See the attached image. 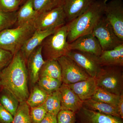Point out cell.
Returning a JSON list of instances; mask_svg holds the SVG:
<instances>
[{"label": "cell", "instance_id": "cell-17", "mask_svg": "<svg viewBox=\"0 0 123 123\" xmlns=\"http://www.w3.org/2000/svg\"><path fill=\"white\" fill-rule=\"evenodd\" d=\"M98 63L101 67L123 66V43L108 50L103 51L97 56Z\"/></svg>", "mask_w": 123, "mask_h": 123}, {"label": "cell", "instance_id": "cell-10", "mask_svg": "<svg viewBox=\"0 0 123 123\" xmlns=\"http://www.w3.org/2000/svg\"><path fill=\"white\" fill-rule=\"evenodd\" d=\"M66 56L72 60L91 77L95 78L101 70L97 56L76 50L69 51Z\"/></svg>", "mask_w": 123, "mask_h": 123}, {"label": "cell", "instance_id": "cell-3", "mask_svg": "<svg viewBox=\"0 0 123 123\" xmlns=\"http://www.w3.org/2000/svg\"><path fill=\"white\" fill-rule=\"evenodd\" d=\"M68 26L66 24L56 29L42 43V53L44 61L56 60L66 55L69 50L67 41Z\"/></svg>", "mask_w": 123, "mask_h": 123}, {"label": "cell", "instance_id": "cell-9", "mask_svg": "<svg viewBox=\"0 0 123 123\" xmlns=\"http://www.w3.org/2000/svg\"><path fill=\"white\" fill-rule=\"evenodd\" d=\"M104 16L114 31L123 41V3L122 0H111L106 3Z\"/></svg>", "mask_w": 123, "mask_h": 123}, {"label": "cell", "instance_id": "cell-15", "mask_svg": "<svg viewBox=\"0 0 123 123\" xmlns=\"http://www.w3.org/2000/svg\"><path fill=\"white\" fill-rule=\"evenodd\" d=\"M61 110H69L76 114L83 106V102L68 85L62 83L59 89Z\"/></svg>", "mask_w": 123, "mask_h": 123}, {"label": "cell", "instance_id": "cell-5", "mask_svg": "<svg viewBox=\"0 0 123 123\" xmlns=\"http://www.w3.org/2000/svg\"><path fill=\"white\" fill-rule=\"evenodd\" d=\"M95 79L98 87L119 96L123 94V66L102 67Z\"/></svg>", "mask_w": 123, "mask_h": 123}, {"label": "cell", "instance_id": "cell-1", "mask_svg": "<svg viewBox=\"0 0 123 123\" xmlns=\"http://www.w3.org/2000/svg\"><path fill=\"white\" fill-rule=\"evenodd\" d=\"M26 61L20 51L0 74V86L14 95L19 102L26 101L30 93Z\"/></svg>", "mask_w": 123, "mask_h": 123}, {"label": "cell", "instance_id": "cell-2", "mask_svg": "<svg viewBox=\"0 0 123 123\" xmlns=\"http://www.w3.org/2000/svg\"><path fill=\"white\" fill-rule=\"evenodd\" d=\"M107 1L97 0L84 13L67 23V41L68 43L80 36L92 33L97 23L104 15Z\"/></svg>", "mask_w": 123, "mask_h": 123}, {"label": "cell", "instance_id": "cell-12", "mask_svg": "<svg viewBox=\"0 0 123 123\" xmlns=\"http://www.w3.org/2000/svg\"><path fill=\"white\" fill-rule=\"evenodd\" d=\"M76 123H123L120 117L102 114L82 107L76 113Z\"/></svg>", "mask_w": 123, "mask_h": 123}, {"label": "cell", "instance_id": "cell-31", "mask_svg": "<svg viewBox=\"0 0 123 123\" xmlns=\"http://www.w3.org/2000/svg\"><path fill=\"white\" fill-rule=\"evenodd\" d=\"M56 116L57 123H76V114L71 111L61 110Z\"/></svg>", "mask_w": 123, "mask_h": 123}, {"label": "cell", "instance_id": "cell-4", "mask_svg": "<svg viewBox=\"0 0 123 123\" xmlns=\"http://www.w3.org/2000/svg\"><path fill=\"white\" fill-rule=\"evenodd\" d=\"M36 30L32 21L21 26L2 31L0 32V48L14 55L20 50Z\"/></svg>", "mask_w": 123, "mask_h": 123}, {"label": "cell", "instance_id": "cell-27", "mask_svg": "<svg viewBox=\"0 0 123 123\" xmlns=\"http://www.w3.org/2000/svg\"><path fill=\"white\" fill-rule=\"evenodd\" d=\"M30 109L26 101L20 102L12 123H31Z\"/></svg>", "mask_w": 123, "mask_h": 123}, {"label": "cell", "instance_id": "cell-18", "mask_svg": "<svg viewBox=\"0 0 123 123\" xmlns=\"http://www.w3.org/2000/svg\"><path fill=\"white\" fill-rule=\"evenodd\" d=\"M68 85L83 102L91 98L98 87L95 78L91 77Z\"/></svg>", "mask_w": 123, "mask_h": 123}, {"label": "cell", "instance_id": "cell-22", "mask_svg": "<svg viewBox=\"0 0 123 123\" xmlns=\"http://www.w3.org/2000/svg\"><path fill=\"white\" fill-rule=\"evenodd\" d=\"M19 103L17 98L7 89L3 88L0 94V104L12 115H15Z\"/></svg>", "mask_w": 123, "mask_h": 123}, {"label": "cell", "instance_id": "cell-35", "mask_svg": "<svg viewBox=\"0 0 123 123\" xmlns=\"http://www.w3.org/2000/svg\"><path fill=\"white\" fill-rule=\"evenodd\" d=\"M56 116L47 112L40 123H57Z\"/></svg>", "mask_w": 123, "mask_h": 123}, {"label": "cell", "instance_id": "cell-29", "mask_svg": "<svg viewBox=\"0 0 123 123\" xmlns=\"http://www.w3.org/2000/svg\"><path fill=\"white\" fill-rule=\"evenodd\" d=\"M17 16V10L11 12L0 11V32L16 24Z\"/></svg>", "mask_w": 123, "mask_h": 123}, {"label": "cell", "instance_id": "cell-21", "mask_svg": "<svg viewBox=\"0 0 123 123\" xmlns=\"http://www.w3.org/2000/svg\"><path fill=\"white\" fill-rule=\"evenodd\" d=\"M39 76L50 77L62 81L61 69L58 61H45L40 72Z\"/></svg>", "mask_w": 123, "mask_h": 123}, {"label": "cell", "instance_id": "cell-19", "mask_svg": "<svg viewBox=\"0 0 123 123\" xmlns=\"http://www.w3.org/2000/svg\"><path fill=\"white\" fill-rule=\"evenodd\" d=\"M34 9L33 0H26L17 10V27L21 26L33 21L38 15Z\"/></svg>", "mask_w": 123, "mask_h": 123}, {"label": "cell", "instance_id": "cell-25", "mask_svg": "<svg viewBox=\"0 0 123 123\" xmlns=\"http://www.w3.org/2000/svg\"><path fill=\"white\" fill-rule=\"evenodd\" d=\"M43 105L47 112L57 115L61 110V94L59 90L49 94Z\"/></svg>", "mask_w": 123, "mask_h": 123}, {"label": "cell", "instance_id": "cell-7", "mask_svg": "<svg viewBox=\"0 0 123 123\" xmlns=\"http://www.w3.org/2000/svg\"><path fill=\"white\" fill-rule=\"evenodd\" d=\"M33 22L36 30L42 31L57 29L67 24L66 16L62 6L38 13Z\"/></svg>", "mask_w": 123, "mask_h": 123}, {"label": "cell", "instance_id": "cell-24", "mask_svg": "<svg viewBox=\"0 0 123 123\" xmlns=\"http://www.w3.org/2000/svg\"><path fill=\"white\" fill-rule=\"evenodd\" d=\"M120 98V96L98 87L91 98L95 101L117 106Z\"/></svg>", "mask_w": 123, "mask_h": 123}, {"label": "cell", "instance_id": "cell-20", "mask_svg": "<svg viewBox=\"0 0 123 123\" xmlns=\"http://www.w3.org/2000/svg\"><path fill=\"white\" fill-rule=\"evenodd\" d=\"M83 107L96 112L120 117L117 106L95 101L91 98L83 101Z\"/></svg>", "mask_w": 123, "mask_h": 123}, {"label": "cell", "instance_id": "cell-38", "mask_svg": "<svg viewBox=\"0 0 123 123\" xmlns=\"http://www.w3.org/2000/svg\"></svg>", "mask_w": 123, "mask_h": 123}, {"label": "cell", "instance_id": "cell-6", "mask_svg": "<svg viewBox=\"0 0 123 123\" xmlns=\"http://www.w3.org/2000/svg\"><path fill=\"white\" fill-rule=\"evenodd\" d=\"M99 42L103 51L111 50L122 43L105 16L100 19L92 32Z\"/></svg>", "mask_w": 123, "mask_h": 123}, {"label": "cell", "instance_id": "cell-16", "mask_svg": "<svg viewBox=\"0 0 123 123\" xmlns=\"http://www.w3.org/2000/svg\"><path fill=\"white\" fill-rule=\"evenodd\" d=\"M57 29L45 31L36 30L33 34L23 44L20 50L26 61L33 51L38 46L41 45L43 40L49 36L54 33Z\"/></svg>", "mask_w": 123, "mask_h": 123}, {"label": "cell", "instance_id": "cell-13", "mask_svg": "<svg viewBox=\"0 0 123 123\" xmlns=\"http://www.w3.org/2000/svg\"><path fill=\"white\" fill-rule=\"evenodd\" d=\"M44 62L40 45L31 53L26 61L29 79L32 86L37 84L39 78L40 72Z\"/></svg>", "mask_w": 123, "mask_h": 123}, {"label": "cell", "instance_id": "cell-11", "mask_svg": "<svg viewBox=\"0 0 123 123\" xmlns=\"http://www.w3.org/2000/svg\"><path fill=\"white\" fill-rule=\"evenodd\" d=\"M69 50H76L96 56L100 55L102 49L98 40L92 33L84 35L69 43Z\"/></svg>", "mask_w": 123, "mask_h": 123}, {"label": "cell", "instance_id": "cell-14", "mask_svg": "<svg viewBox=\"0 0 123 123\" xmlns=\"http://www.w3.org/2000/svg\"><path fill=\"white\" fill-rule=\"evenodd\" d=\"M97 0H64L62 6L67 23L84 13Z\"/></svg>", "mask_w": 123, "mask_h": 123}, {"label": "cell", "instance_id": "cell-36", "mask_svg": "<svg viewBox=\"0 0 123 123\" xmlns=\"http://www.w3.org/2000/svg\"><path fill=\"white\" fill-rule=\"evenodd\" d=\"M117 107L120 117L123 119V94L120 95L119 102L117 105Z\"/></svg>", "mask_w": 123, "mask_h": 123}, {"label": "cell", "instance_id": "cell-28", "mask_svg": "<svg viewBox=\"0 0 123 123\" xmlns=\"http://www.w3.org/2000/svg\"><path fill=\"white\" fill-rule=\"evenodd\" d=\"M64 0H33L34 9L38 13L50 11L62 6Z\"/></svg>", "mask_w": 123, "mask_h": 123}, {"label": "cell", "instance_id": "cell-34", "mask_svg": "<svg viewBox=\"0 0 123 123\" xmlns=\"http://www.w3.org/2000/svg\"><path fill=\"white\" fill-rule=\"evenodd\" d=\"M13 117L0 104V123H12Z\"/></svg>", "mask_w": 123, "mask_h": 123}, {"label": "cell", "instance_id": "cell-30", "mask_svg": "<svg viewBox=\"0 0 123 123\" xmlns=\"http://www.w3.org/2000/svg\"><path fill=\"white\" fill-rule=\"evenodd\" d=\"M47 113L43 104L30 108V115L31 123H40Z\"/></svg>", "mask_w": 123, "mask_h": 123}, {"label": "cell", "instance_id": "cell-23", "mask_svg": "<svg viewBox=\"0 0 123 123\" xmlns=\"http://www.w3.org/2000/svg\"><path fill=\"white\" fill-rule=\"evenodd\" d=\"M48 95L36 84L33 86L26 102L30 108L38 106L44 104Z\"/></svg>", "mask_w": 123, "mask_h": 123}, {"label": "cell", "instance_id": "cell-26", "mask_svg": "<svg viewBox=\"0 0 123 123\" xmlns=\"http://www.w3.org/2000/svg\"><path fill=\"white\" fill-rule=\"evenodd\" d=\"M37 84L48 94L59 90L62 82L61 81L47 76L40 77Z\"/></svg>", "mask_w": 123, "mask_h": 123}, {"label": "cell", "instance_id": "cell-8", "mask_svg": "<svg viewBox=\"0 0 123 123\" xmlns=\"http://www.w3.org/2000/svg\"><path fill=\"white\" fill-rule=\"evenodd\" d=\"M57 60L61 68L62 83L70 85L90 77L83 69L67 56H62Z\"/></svg>", "mask_w": 123, "mask_h": 123}, {"label": "cell", "instance_id": "cell-39", "mask_svg": "<svg viewBox=\"0 0 123 123\" xmlns=\"http://www.w3.org/2000/svg\"></svg>", "mask_w": 123, "mask_h": 123}, {"label": "cell", "instance_id": "cell-33", "mask_svg": "<svg viewBox=\"0 0 123 123\" xmlns=\"http://www.w3.org/2000/svg\"><path fill=\"white\" fill-rule=\"evenodd\" d=\"M13 55L10 52L0 48V74L10 63Z\"/></svg>", "mask_w": 123, "mask_h": 123}, {"label": "cell", "instance_id": "cell-37", "mask_svg": "<svg viewBox=\"0 0 123 123\" xmlns=\"http://www.w3.org/2000/svg\"><path fill=\"white\" fill-rule=\"evenodd\" d=\"M20 0L21 1H22V4H24V2H25L26 1V0Z\"/></svg>", "mask_w": 123, "mask_h": 123}, {"label": "cell", "instance_id": "cell-32", "mask_svg": "<svg viewBox=\"0 0 123 123\" xmlns=\"http://www.w3.org/2000/svg\"><path fill=\"white\" fill-rule=\"evenodd\" d=\"M22 4V2L20 0H0V11H17Z\"/></svg>", "mask_w": 123, "mask_h": 123}]
</instances>
